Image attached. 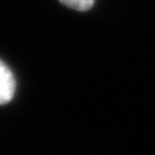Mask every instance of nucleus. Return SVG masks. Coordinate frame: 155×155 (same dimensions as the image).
<instances>
[{
	"label": "nucleus",
	"mask_w": 155,
	"mask_h": 155,
	"mask_svg": "<svg viewBox=\"0 0 155 155\" xmlns=\"http://www.w3.org/2000/svg\"><path fill=\"white\" fill-rule=\"evenodd\" d=\"M60 3H62L67 8L75 9V11H79V12H84L93 7L94 0H60Z\"/></svg>",
	"instance_id": "obj_2"
},
{
	"label": "nucleus",
	"mask_w": 155,
	"mask_h": 155,
	"mask_svg": "<svg viewBox=\"0 0 155 155\" xmlns=\"http://www.w3.org/2000/svg\"><path fill=\"white\" fill-rule=\"evenodd\" d=\"M16 92V79L11 69L0 60V105L9 102Z\"/></svg>",
	"instance_id": "obj_1"
}]
</instances>
